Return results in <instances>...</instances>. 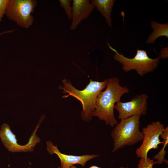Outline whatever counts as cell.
<instances>
[{
	"label": "cell",
	"mask_w": 168,
	"mask_h": 168,
	"mask_svg": "<svg viewBox=\"0 0 168 168\" xmlns=\"http://www.w3.org/2000/svg\"><path fill=\"white\" fill-rule=\"evenodd\" d=\"M165 128V126L157 121L152 122L142 128L143 137L142 144L136 150L137 157H147L150 150L158 148L159 145L162 143L159 137Z\"/></svg>",
	"instance_id": "cell-6"
},
{
	"label": "cell",
	"mask_w": 168,
	"mask_h": 168,
	"mask_svg": "<svg viewBox=\"0 0 168 168\" xmlns=\"http://www.w3.org/2000/svg\"><path fill=\"white\" fill-rule=\"evenodd\" d=\"M9 0H0V22L4 14H5L6 9Z\"/></svg>",
	"instance_id": "cell-16"
},
{
	"label": "cell",
	"mask_w": 168,
	"mask_h": 168,
	"mask_svg": "<svg viewBox=\"0 0 168 168\" xmlns=\"http://www.w3.org/2000/svg\"><path fill=\"white\" fill-rule=\"evenodd\" d=\"M160 59H164L168 57V48H161L160 52Z\"/></svg>",
	"instance_id": "cell-17"
},
{
	"label": "cell",
	"mask_w": 168,
	"mask_h": 168,
	"mask_svg": "<svg viewBox=\"0 0 168 168\" xmlns=\"http://www.w3.org/2000/svg\"><path fill=\"white\" fill-rule=\"evenodd\" d=\"M60 6L63 9L69 19H72V7L71 0H59Z\"/></svg>",
	"instance_id": "cell-15"
},
{
	"label": "cell",
	"mask_w": 168,
	"mask_h": 168,
	"mask_svg": "<svg viewBox=\"0 0 168 168\" xmlns=\"http://www.w3.org/2000/svg\"><path fill=\"white\" fill-rule=\"evenodd\" d=\"M70 168H78L76 167L74 165H72L71 166ZM89 168H101L97 166H90Z\"/></svg>",
	"instance_id": "cell-18"
},
{
	"label": "cell",
	"mask_w": 168,
	"mask_h": 168,
	"mask_svg": "<svg viewBox=\"0 0 168 168\" xmlns=\"http://www.w3.org/2000/svg\"><path fill=\"white\" fill-rule=\"evenodd\" d=\"M38 2L36 0H9L5 15L19 26L29 29L34 22V17L31 13Z\"/></svg>",
	"instance_id": "cell-5"
},
{
	"label": "cell",
	"mask_w": 168,
	"mask_h": 168,
	"mask_svg": "<svg viewBox=\"0 0 168 168\" xmlns=\"http://www.w3.org/2000/svg\"><path fill=\"white\" fill-rule=\"evenodd\" d=\"M148 96L144 93L137 95L130 101L123 102L119 101L114 106L118 112V118L121 120L135 115H144L147 110Z\"/></svg>",
	"instance_id": "cell-8"
},
{
	"label": "cell",
	"mask_w": 168,
	"mask_h": 168,
	"mask_svg": "<svg viewBox=\"0 0 168 168\" xmlns=\"http://www.w3.org/2000/svg\"><path fill=\"white\" fill-rule=\"evenodd\" d=\"M151 25L153 31L148 37L147 43L153 44L156 40L160 36L168 37V24H160L154 21L151 22Z\"/></svg>",
	"instance_id": "cell-12"
},
{
	"label": "cell",
	"mask_w": 168,
	"mask_h": 168,
	"mask_svg": "<svg viewBox=\"0 0 168 168\" xmlns=\"http://www.w3.org/2000/svg\"><path fill=\"white\" fill-rule=\"evenodd\" d=\"M107 80L106 89L97 96L92 116L97 117L106 125L113 127L118 123L114 114V105L123 95L129 92V90L120 85L118 78L112 77Z\"/></svg>",
	"instance_id": "cell-1"
},
{
	"label": "cell",
	"mask_w": 168,
	"mask_h": 168,
	"mask_svg": "<svg viewBox=\"0 0 168 168\" xmlns=\"http://www.w3.org/2000/svg\"><path fill=\"white\" fill-rule=\"evenodd\" d=\"M115 1L114 0H91L90 1L96 7L97 10L105 19L106 23L110 27H112L111 12Z\"/></svg>",
	"instance_id": "cell-11"
},
{
	"label": "cell",
	"mask_w": 168,
	"mask_h": 168,
	"mask_svg": "<svg viewBox=\"0 0 168 168\" xmlns=\"http://www.w3.org/2000/svg\"><path fill=\"white\" fill-rule=\"evenodd\" d=\"M7 31H5L3 32H2V33H0V35H1L4 33H7Z\"/></svg>",
	"instance_id": "cell-19"
},
{
	"label": "cell",
	"mask_w": 168,
	"mask_h": 168,
	"mask_svg": "<svg viewBox=\"0 0 168 168\" xmlns=\"http://www.w3.org/2000/svg\"><path fill=\"white\" fill-rule=\"evenodd\" d=\"M119 168H129L128 167H125L123 166H121L120 167H119Z\"/></svg>",
	"instance_id": "cell-20"
},
{
	"label": "cell",
	"mask_w": 168,
	"mask_h": 168,
	"mask_svg": "<svg viewBox=\"0 0 168 168\" xmlns=\"http://www.w3.org/2000/svg\"><path fill=\"white\" fill-rule=\"evenodd\" d=\"M46 143V149L49 154L50 155L55 154L60 159L61 168H70L71 166L77 164H80L84 167L87 161L100 156L98 154L81 156L67 155L61 152L57 145L54 146L51 141H47Z\"/></svg>",
	"instance_id": "cell-9"
},
{
	"label": "cell",
	"mask_w": 168,
	"mask_h": 168,
	"mask_svg": "<svg viewBox=\"0 0 168 168\" xmlns=\"http://www.w3.org/2000/svg\"><path fill=\"white\" fill-rule=\"evenodd\" d=\"M140 116L135 115L120 120V122L116 125L110 134L113 142L112 152L142 140L143 134L139 129Z\"/></svg>",
	"instance_id": "cell-3"
},
{
	"label": "cell",
	"mask_w": 168,
	"mask_h": 168,
	"mask_svg": "<svg viewBox=\"0 0 168 168\" xmlns=\"http://www.w3.org/2000/svg\"><path fill=\"white\" fill-rule=\"evenodd\" d=\"M62 82L63 85L59 86V88L63 90V93L68 94L62 97L66 98L71 96L80 100L82 107L81 118L86 122L91 120L92 113L95 110L97 98L100 92L106 87L107 79L102 82L93 81L91 79L89 83L82 90L75 88L69 79L64 78Z\"/></svg>",
	"instance_id": "cell-2"
},
{
	"label": "cell",
	"mask_w": 168,
	"mask_h": 168,
	"mask_svg": "<svg viewBox=\"0 0 168 168\" xmlns=\"http://www.w3.org/2000/svg\"><path fill=\"white\" fill-rule=\"evenodd\" d=\"M107 44L110 49L115 53L114 55V59L122 65V68L125 72L135 70L139 75L143 76L153 71L157 68L160 59L159 56L155 59L150 58L147 55L146 50L138 49L134 57L132 58H128L119 53L108 43Z\"/></svg>",
	"instance_id": "cell-4"
},
{
	"label": "cell",
	"mask_w": 168,
	"mask_h": 168,
	"mask_svg": "<svg viewBox=\"0 0 168 168\" xmlns=\"http://www.w3.org/2000/svg\"><path fill=\"white\" fill-rule=\"evenodd\" d=\"M160 137L163 139L162 144L163 146L161 150L153 157V159L157 160L156 164L160 165L163 162L168 164V161L165 158V155L167 153L165 148L168 144V127L165 128L164 131L160 135Z\"/></svg>",
	"instance_id": "cell-13"
},
{
	"label": "cell",
	"mask_w": 168,
	"mask_h": 168,
	"mask_svg": "<svg viewBox=\"0 0 168 168\" xmlns=\"http://www.w3.org/2000/svg\"><path fill=\"white\" fill-rule=\"evenodd\" d=\"M156 164L154 159L147 157L141 158L139 161L137 168H153V166Z\"/></svg>",
	"instance_id": "cell-14"
},
{
	"label": "cell",
	"mask_w": 168,
	"mask_h": 168,
	"mask_svg": "<svg viewBox=\"0 0 168 168\" xmlns=\"http://www.w3.org/2000/svg\"><path fill=\"white\" fill-rule=\"evenodd\" d=\"M72 7V21L70 29L74 30L83 20L87 18L95 7L89 0H73Z\"/></svg>",
	"instance_id": "cell-10"
},
{
	"label": "cell",
	"mask_w": 168,
	"mask_h": 168,
	"mask_svg": "<svg viewBox=\"0 0 168 168\" xmlns=\"http://www.w3.org/2000/svg\"><path fill=\"white\" fill-rule=\"evenodd\" d=\"M40 125L38 123L27 143L21 145L17 143L16 136L12 132L10 126L4 123L1 126L0 130L2 142L9 151L12 152H33L36 145L40 142V138L36 134Z\"/></svg>",
	"instance_id": "cell-7"
},
{
	"label": "cell",
	"mask_w": 168,
	"mask_h": 168,
	"mask_svg": "<svg viewBox=\"0 0 168 168\" xmlns=\"http://www.w3.org/2000/svg\"><path fill=\"white\" fill-rule=\"evenodd\" d=\"M58 168H61L60 166H58Z\"/></svg>",
	"instance_id": "cell-21"
}]
</instances>
